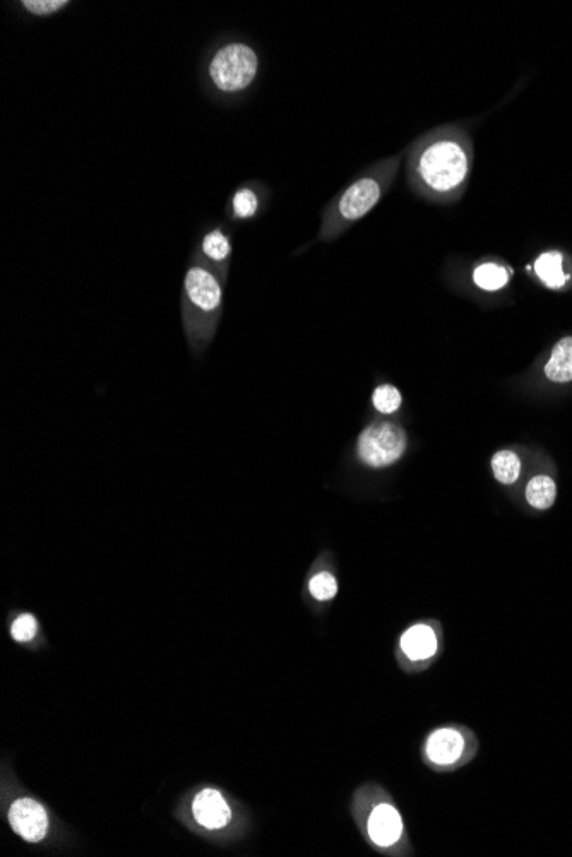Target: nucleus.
Wrapping results in <instances>:
<instances>
[{
    "instance_id": "nucleus-1",
    "label": "nucleus",
    "mask_w": 572,
    "mask_h": 857,
    "mask_svg": "<svg viewBox=\"0 0 572 857\" xmlns=\"http://www.w3.org/2000/svg\"><path fill=\"white\" fill-rule=\"evenodd\" d=\"M473 163L466 132L441 127L422 137L408 156V178L413 189L430 201H456L465 192Z\"/></svg>"
},
{
    "instance_id": "nucleus-2",
    "label": "nucleus",
    "mask_w": 572,
    "mask_h": 857,
    "mask_svg": "<svg viewBox=\"0 0 572 857\" xmlns=\"http://www.w3.org/2000/svg\"><path fill=\"white\" fill-rule=\"evenodd\" d=\"M225 283L201 262L191 261L182 286V326L185 339L196 358L208 351L223 315Z\"/></svg>"
},
{
    "instance_id": "nucleus-3",
    "label": "nucleus",
    "mask_w": 572,
    "mask_h": 857,
    "mask_svg": "<svg viewBox=\"0 0 572 857\" xmlns=\"http://www.w3.org/2000/svg\"><path fill=\"white\" fill-rule=\"evenodd\" d=\"M353 815L370 846L386 856H413L412 840L401 811L377 784H365L353 798Z\"/></svg>"
},
{
    "instance_id": "nucleus-4",
    "label": "nucleus",
    "mask_w": 572,
    "mask_h": 857,
    "mask_svg": "<svg viewBox=\"0 0 572 857\" xmlns=\"http://www.w3.org/2000/svg\"><path fill=\"white\" fill-rule=\"evenodd\" d=\"M400 158L381 161L369 168L360 177L355 178L340 196H336L324 211L322 218V240H333L350 228L379 204L384 192L393 182Z\"/></svg>"
},
{
    "instance_id": "nucleus-5",
    "label": "nucleus",
    "mask_w": 572,
    "mask_h": 857,
    "mask_svg": "<svg viewBox=\"0 0 572 857\" xmlns=\"http://www.w3.org/2000/svg\"><path fill=\"white\" fill-rule=\"evenodd\" d=\"M480 739L471 727L447 722L430 729L420 745V758L435 774H454L477 758Z\"/></svg>"
},
{
    "instance_id": "nucleus-6",
    "label": "nucleus",
    "mask_w": 572,
    "mask_h": 857,
    "mask_svg": "<svg viewBox=\"0 0 572 857\" xmlns=\"http://www.w3.org/2000/svg\"><path fill=\"white\" fill-rule=\"evenodd\" d=\"M257 72L259 57L256 50L244 42H228L216 48L206 69L211 86L225 96L240 95L251 88Z\"/></svg>"
},
{
    "instance_id": "nucleus-7",
    "label": "nucleus",
    "mask_w": 572,
    "mask_h": 857,
    "mask_svg": "<svg viewBox=\"0 0 572 857\" xmlns=\"http://www.w3.org/2000/svg\"><path fill=\"white\" fill-rule=\"evenodd\" d=\"M444 652V633L437 620L413 623L401 633L396 659L406 674H422L439 661Z\"/></svg>"
},
{
    "instance_id": "nucleus-8",
    "label": "nucleus",
    "mask_w": 572,
    "mask_h": 857,
    "mask_svg": "<svg viewBox=\"0 0 572 857\" xmlns=\"http://www.w3.org/2000/svg\"><path fill=\"white\" fill-rule=\"evenodd\" d=\"M405 450V432L388 421L367 426L358 437V459L372 469H382L400 461Z\"/></svg>"
},
{
    "instance_id": "nucleus-9",
    "label": "nucleus",
    "mask_w": 572,
    "mask_h": 857,
    "mask_svg": "<svg viewBox=\"0 0 572 857\" xmlns=\"http://www.w3.org/2000/svg\"><path fill=\"white\" fill-rule=\"evenodd\" d=\"M232 250V235L227 226H211L204 231L203 237L199 238L192 261L201 262L203 266L218 274L223 283H227Z\"/></svg>"
},
{
    "instance_id": "nucleus-10",
    "label": "nucleus",
    "mask_w": 572,
    "mask_h": 857,
    "mask_svg": "<svg viewBox=\"0 0 572 857\" xmlns=\"http://www.w3.org/2000/svg\"><path fill=\"white\" fill-rule=\"evenodd\" d=\"M9 822L14 832L28 842H40L47 835V811L35 799L21 798L12 804Z\"/></svg>"
},
{
    "instance_id": "nucleus-11",
    "label": "nucleus",
    "mask_w": 572,
    "mask_h": 857,
    "mask_svg": "<svg viewBox=\"0 0 572 857\" xmlns=\"http://www.w3.org/2000/svg\"><path fill=\"white\" fill-rule=\"evenodd\" d=\"M192 813L197 823L209 830H220L232 822L230 806L215 789H204L197 794L192 804Z\"/></svg>"
},
{
    "instance_id": "nucleus-12",
    "label": "nucleus",
    "mask_w": 572,
    "mask_h": 857,
    "mask_svg": "<svg viewBox=\"0 0 572 857\" xmlns=\"http://www.w3.org/2000/svg\"><path fill=\"white\" fill-rule=\"evenodd\" d=\"M261 211V196L252 184H244L233 190L228 199L227 216L232 221H251Z\"/></svg>"
},
{
    "instance_id": "nucleus-13",
    "label": "nucleus",
    "mask_w": 572,
    "mask_h": 857,
    "mask_svg": "<svg viewBox=\"0 0 572 857\" xmlns=\"http://www.w3.org/2000/svg\"><path fill=\"white\" fill-rule=\"evenodd\" d=\"M545 377L557 384L572 382V337H564L555 344L545 367Z\"/></svg>"
},
{
    "instance_id": "nucleus-14",
    "label": "nucleus",
    "mask_w": 572,
    "mask_h": 857,
    "mask_svg": "<svg viewBox=\"0 0 572 857\" xmlns=\"http://www.w3.org/2000/svg\"><path fill=\"white\" fill-rule=\"evenodd\" d=\"M562 254L559 252H547L538 257L535 262V272L538 278L542 279L545 286H549L552 290L562 288L567 283L566 272L562 271Z\"/></svg>"
},
{
    "instance_id": "nucleus-15",
    "label": "nucleus",
    "mask_w": 572,
    "mask_h": 857,
    "mask_svg": "<svg viewBox=\"0 0 572 857\" xmlns=\"http://www.w3.org/2000/svg\"><path fill=\"white\" fill-rule=\"evenodd\" d=\"M557 498V486L549 476H535L526 486V500L533 509L549 510Z\"/></svg>"
},
{
    "instance_id": "nucleus-16",
    "label": "nucleus",
    "mask_w": 572,
    "mask_h": 857,
    "mask_svg": "<svg viewBox=\"0 0 572 857\" xmlns=\"http://www.w3.org/2000/svg\"><path fill=\"white\" fill-rule=\"evenodd\" d=\"M492 471L499 483L502 485H514L521 473V462L519 457L511 450H501L492 457Z\"/></svg>"
},
{
    "instance_id": "nucleus-17",
    "label": "nucleus",
    "mask_w": 572,
    "mask_h": 857,
    "mask_svg": "<svg viewBox=\"0 0 572 857\" xmlns=\"http://www.w3.org/2000/svg\"><path fill=\"white\" fill-rule=\"evenodd\" d=\"M307 591L317 603H329L338 594V580L329 570H319L310 577Z\"/></svg>"
},
{
    "instance_id": "nucleus-18",
    "label": "nucleus",
    "mask_w": 572,
    "mask_h": 857,
    "mask_svg": "<svg viewBox=\"0 0 572 857\" xmlns=\"http://www.w3.org/2000/svg\"><path fill=\"white\" fill-rule=\"evenodd\" d=\"M473 279H475L478 288L485 291H497L506 286L507 281H509V274L499 264H482L473 274Z\"/></svg>"
},
{
    "instance_id": "nucleus-19",
    "label": "nucleus",
    "mask_w": 572,
    "mask_h": 857,
    "mask_svg": "<svg viewBox=\"0 0 572 857\" xmlns=\"http://www.w3.org/2000/svg\"><path fill=\"white\" fill-rule=\"evenodd\" d=\"M71 6L69 0H23L19 7L31 18H50Z\"/></svg>"
},
{
    "instance_id": "nucleus-20",
    "label": "nucleus",
    "mask_w": 572,
    "mask_h": 857,
    "mask_svg": "<svg viewBox=\"0 0 572 857\" xmlns=\"http://www.w3.org/2000/svg\"><path fill=\"white\" fill-rule=\"evenodd\" d=\"M372 404L381 414L396 413L401 406L400 391L394 385H379L372 394Z\"/></svg>"
},
{
    "instance_id": "nucleus-21",
    "label": "nucleus",
    "mask_w": 572,
    "mask_h": 857,
    "mask_svg": "<svg viewBox=\"0 0 572 857\" xmlns=\"http://www.w3.org/2000/svg\"><path fill=\"white\" fill-rule=\"evenodd\" d=\"M38 633V620L30 613L18 616L12 621L11 635L16 642H30Z\"/></svg>"
}]
</instances>
